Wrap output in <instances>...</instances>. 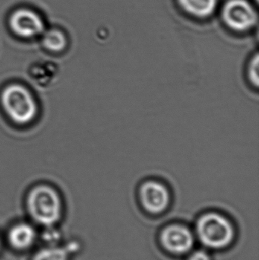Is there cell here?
<instances>
[{
  "label": "cell",
  "instance_id": "1",
  "mask_svg": "<svg viewBox=\"0 0 259 260\" xmlns=\"http://www.w3.org/2000/svg\"><path fill=\"white\" fill-rule=\"evenodd\" d=\"M196 230L200 242L212 250H221L228 247L235 235L232 223L217 212H208L199 217Z\"/></svg>",
  "mask_w": 259,
  "mask_h": 260
},
{
  "label": "cell",
  "instance_id": "2",
  "mask_svg": "<svg viewBox=\"0 0 259 260\" xmlns=\"http://www.w3.org/2000/svg\"><path fill=\"white\" fill-rule=\"evenodd\" d=\"M27 204L30 216L41 225L50 227L60 218V199L56 191L48 186H38L32 189L27 197Z\"/></svg>",
  "mask_w": 259,
  "mask_h": 260
},
{
  "label": "cell",
  "instance_id": "3",
  "mask_svg": "<svg viewBox=\"0 0 259 260\" xmlns=\"http://www.w3.org/2000/svg\"><path fill=\"white\" fill-rule=\"evenodd\" d=\"M1 103L9 118L19 124L28 123L36 114V105L33 97L21 85L6 87L2 92Z\"/></svg>",
  "mask_w": 259,
  "mask_h": 260
},
{
  "label": "cell",
  "instance_id": "4",
  "mask_svg": "<svg viewBox=\"0 0 259 260\" xmlns=\"http://www.w3.org/2000/svg\"><path fill=\"white\" fill-rule=\"evenodd\" d=\"M221 18L230 30L238 33L252 30L258 22V12L248 0H228L222 7Z\"/></svg>",
  "mask_w": 259,
  "mask_h": 260
},
{
  "label": "cell",
  "instance_id": "5",
  "mask_svg": "<svg viewBox=\"0 0 259 260\" xmlns=\"http://www.w3.org/2000/svg\"><path fill=\"white\" fill-rule=\"evenodd\" d=\"M138 197L143 209L151 215L163 213L171 203L170 188L160 179L143 180L138 186Z\"/></svg>",
  "mask_w": 259,
  "mask_h": 260
},
{
  "label": "cell",
  "instance_id": "6",
  "mask_svg": "<svg viewBox=\"0 0 259 260\" xmlns=\"http://www.w3.org/2000/svg\"><path fill=\"white\" fill-rule=\"evenodd\" d=\"M160 240L163 247L175 255L186 254L194 245V236L191 231L181 224H171L164 228Z\"/></svg>",
  "mask_w": 259,
  "mask_h": 260
},
{
  "label": "cell",
  "instance_id": "7",
  "mask_svg": "<svg viewBox=\"0 0 259 260\" xmlns=\"http://www.w3.org/2000/svg\"><path fill=\"white\" fill-rule=\"evenodd\" d=\"M12 31L21 38H29L42 33L44 22L41 17L33 11L20 9L14 12L9 19Z\"/></svg>",
  "mask_w": 259,
  "mask_h": 260
},
{
  "label": "cell",
  "instance_id": "8",
  "mask_svg": "<svg viewBox=\"0 0 259 260\" xmlns=\"http://www.w3.org/2000/svg\"><path fill=\"white\" fill-rule=\"evenodd\" d=\"M36 235V232L31 225L22 223L16 224L10 229L8 239L14 248L25 250L31 247L34 243Z\"/></svg>",
  "mask_w": 259,
  "mask_h": 260
},
{
  "label": "cell",
  "instance_id": "9",
  "mask_svg": "<svg viewBox=\"0 0 259 260\" xmlns=\"http://www.w3.org/2000/svg\"><path fill=\"white\" fill-rule=\"evenodd\" d=\"M177 2L184 12L200 19L211 17L218 4V0H177Z\"/></svg>",
  "mask_w": 259,
  "mask_h": 260
},
{
  "label": "cell",
  "instance_id": "10",
  "mask_svg": "<svg viewBox=\"0 0 259 260\" xmlns=\"http://www.w3.org/2000/svg\"><path fill=\"white\" fill-rule=\"evenodd\" d=\"M42 43L47 50L59 52L63 50L66 46V38L60 30H49L44 35Z\"/></svg>",
  "mask_w": 259,
  "mask_h": 260
},
{
  "label": "cell",
  "instance_id": "11",
  "mask_svg": "<svg viewBox=\"0 0 259 260\" xmlns=\"http://www.w3.org/2000/svg\"><path fill=\"white\" fill-rule=\"evenodd\" d=\"M259 56L258 53L251 56L250 59L248 61L246 67V79L249 87L255 91H258L259 85Z\"/></svg>",
  "mask_w": 259,
  "mask_h": 260
},
{
  "label": "cell",
  "instance_id": "12",
  "mask_svg": "<svg viewBox=\"0 0 259 260\" xmlns=\"http://www.w3.org/2000/svg\"><path fill=\"white\" fill-rule=\"evenodd\" d=\"M33 260H68V250L62 247H47L36 253Z\"/></svg>",
  "mask_w": 259,
  "mask_h": 260
},
{
  "label": "cell",
  "instance_id": "13",
  "mask_svg": "<svg viewBox=\"0 0 259 260\" xmlns=\"http://www.w3.org/2000/svg\"><path fill=\"white\" fill-rule=\"evenodd\" d=\"M187 260H211V256L205 250H196L193 252Z\"/></svg>",
  "mask_w": 259,
  "mask_h": 260
},
{
  "label": "cell",
  "instance_id": "14",
  "mask_svg": "<svg viewBox=\"0 0 259 260\" xmlns=\"http://www.w3.org/2000/svg\"><path fill=\"white\" fill-rule=\"evenodd\" d=\"M255 1H258V0H255Z\"/></svg>",
  "mask_w": 259,
  "mask_h": 260
}]
</instances>
